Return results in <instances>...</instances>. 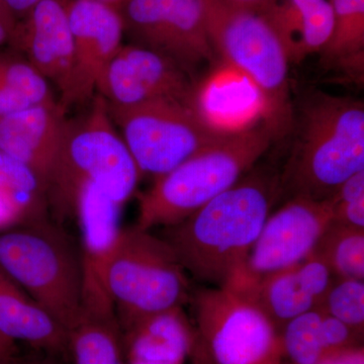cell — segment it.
I'll return each mask as SVG.
<instances>
[{
	"instance_id": "6",
	"label": "cell",
	"mask_w": 364,
	"mask_h": 364,
	"mask_svg": "<svg viewBox=\"0 0 364 364\" xmlns=\"http://www.w3.org/2000/svg\"><path fill=\"white\" fill-rule=\"evenodd\" d=\"M272 139L264 124H256L228 134L157 177L138 196L136 226L150 230L183 221L247 174L267 152Z\"/></svg>"
},
{
	"instance_id": "29",
	"label": "cell",
	"mask_w": 364,
	"mask_h": 364,
	"mask_svg": "<svg viewBox=\"0 0 364 364\" xmlns=\"http://www.w3.org/2000/svg\"><path fill=\"white\" fill-rule=\"evenodd\" d=\"M18 23L4 0H0V46L11 42Z\"/></svg>"
},
{
	"instance_id": "34",
	"label": "cell",
	"mask_w": 364,
	"mask_h": 364,
	"mask_svg": "<svg viewBox=\"0 0 364 364\" xmlns=\"http://www.w3.org/2000/svg\"><path fill=\"white\" fill-rule=\"evenodd\" d=\"M223 1L232 4V6L260 11L267 4L268 0H223Z\"/></svg>"
},
{
	"instance_id": "15",
	"label": "cell",
	"mask_w": 364,
	"mask_h": 364,
	"mask_svg": "<svg viewBox=\"0 0 364 364\" xmlns=\"http://www.w3.org/2000/svg\"><path fill=\"white\" fill-rule=\"evenodd\" d=\"M334 279L327 265L312 254L298 264L263 277L240 294L255 303L282 333L289 321L322 305Z\"/></svg>"
},
{
	"instance_id": "37",
	"label": "cell",
	"mask_w": 364,
	"mask_h": 364,
	"mask_svg": "<svg viewBox=\"0 0 364 364\" xmlns=\"http://www.w3.org/2000/svg\"><path fill=\"white\" fill-rule=\"evenodd\" d=\"M126 364H176V363H150V361H126Z\"/></svg>"
},
{
	"instance_id": "7",
	"label": "cell",
	"mask_w": 364,
	"mask_h": 364,
	"mask_svg": "<svg viewBox=\"0 0 364 364\" xmlns=\"http://www.w3.org/2000/svg\"><path fill=\"white\" fill-rule=\"evenodd\" d=\"M205 28L215 54L250 81L262 104V123L272 138L293 128L286 50L260 11L223 0H202Z\"/></svg>"
},
{
	"instance_id": "12",
	"label": "cell",
	"mask_w": 364,
	"mask_h": 364,
	"mask_svg": "<svg viewBox=\"0 0 364 364\" xmlns=\"http://www.w3.org/2000/svg\"><path fill=\"white\" fill-rule=\"evenodd\" d=\"M66 9L73 56L68 87L59 100L65 111L98 93L107 66L123 46L124 32L121 11L97 0H70Z\"/></svg>"
},
{
	"instance_id": "16",
	"label": "cell",
	"mask_w": 364,
	"mask_h": 364,
	"mask_svg": "<svg viewBox=\"0 0 364 364\" xmlns=\"http://www.w3.org/2000/svg\"><path fill=\"white\" fill-rule=\"evenodd\" d=\"M60 105H33L0 119V150L32 169L47 186L66 124Z\"/></svg>"
},
{
	"instance_id": "25",
	"label": "cell",
	"mask_w": 364,
	"mask_h": 364,
	"mask_svg": "<svg viewBox=\"0 0 364 364\" xmlns=\"http://www.w3.org/2000/svg\"><path fill=\"white\" fill-rule=\"evenodd\" d=\"M320 306L354 331L363 334V280L335 279Z\"/></svg>"
},
{
	"instance_id": "31",
	"label": "cell",
	"mask_w": 364,
	"mask_h": 364,
	"mask_svg": "<svg viewBox=\"0 0 364 364\" xmlns=\"http://www.w3.org/2000/svg\"><path fill=\"white\" fill-rule=\"evenodd\" d=\"M52 356L51 354L41 351H37L36 354H26V355H20L18 352L0 364H57Z\"/></svg>"
},
{
	"instance_id": "5",
	"label": "cell",
	"mask_w": 364,
	"mask_h": 364,
	"mask_svg": "<svg viewBox=\"0 0 364 364\" xmlns=\"http://www.w3.org/2000/svg\"><path fill=\"white\" fill-rule=\"evenodd\" d=\"M0 268L67 331L83 301L85 251L51 215L0 229Z\"/></svg>"
},
{
	"instance_id": "22",
	"label": "cell",
	"mask_w": 364,
	"mask_h": 364,
	"mask_svg": "<svg viewBox=\"0 0 364 364\" xmlns=\"http://www.w3.org/2000/svg\"><path fill=\"white\" fill-rule=\"evenodd\" d=\"M0 203L16 223L49 215L47 186L26 165L0 150Z\"/></svg>"
},
{
	"instance_id": "30",
	"label": "cell",
	"mask_w": 364,
	"mask_h": 364,
	"mask_svg": "<svg viewBox=\"0 0 364 364\" xmlns=\"http://www.w3.org/2000/svg\"><path fill=\"white\" fill-rule=\"evenodd\" d=\"M317 364H364L363 347H354V348L332 354Z\"/></svg>"
},
{
	"instance_id": "14",
	"label": "cell",
	"mask_w": 364,
	"mask_h": 364,
	"mask_svg": "<svg viewBox=\"0 0 364 364\" xmlns=\"http://www.w3.org/2000/svg\"><path fill=\"white\" fill-rule=\"evenodd\" d=\"M11 42L62 97L70 80L73 56L65 0H41L16 25Z\"/></svg>"
},
{
	"instance_id": "26",
	"label": "cell",
	"mask_w": 364,
	"mask_h": 364,
	"mask_svg": "<svg viewBox=\"0 0 364 364\" xmlns=\"http://www.w3.org/2000/svg\"><path fill=\"white\" fill-rule=\"evenodd\" d=\"M332 222L364 230V198L351 202L332 203Z\"/></svg>"
},
{
	"instance_id": "9",
	"label": "cell",
	"mask_w": 364,
	"mask_h": 364,
	"mask_svg": "<svg viewBox=\"0 0 364 364\" xmlns=\"http://www.w3.org/2000/svg\"><path fill=\"white\" fill-rule=\"evenodd\" d=\"M109 111L141 174L155 178L228 135L210 128L183 100H157L134 107L109 104Z\"/></svg>"
},
{
	"instance_id": "27",
	"label": "cell",
	"mask_w": 364,
	"mask_h": 364,
	"mask_svg": "<svg viewBox=\"0 0 364 364\" xmlns=\"http://www.w3.org/2000/svg\"><path fill=\"white\" fill-rule=\"evenodd\" d=\"M30 107L33 105L14 90L0 70V119Z\"/></svg>"
},
{
	"instance_id": "21",
	"label": "cell",
	"mask_w": 364,
	"mask_h": 364,
	"mask_svg": "<svg viewBox=\"0 0 364 364\" xmlns=\"http://www.w3.org/2000/svg\"><path fill=\"white\" fill-rule=\"evenodd\" d=\"M284 360L291 364H317L338 352L363 346L360 336L322 306L289 321L282 333Z\"/></svg>"
},
{
	"instance_id": "4",
	"label": "cell",
	"mask_w": 364,
	"mask_h": 364,
	"mask_svg": "<svg viewBox=\"0 0 364 364\" xmlns=\"http://www.w3.org/2000/svg\"><path fill=\"white\" fill-rule=\"evenodd\" d=\"M90 102L85 116L66 122L48 182L49 213L61 224L76 220L78 198L86 186H97L123 207L142 176L116 130L107 100L97 93Z\"/></svg>"
},
{
	"instance_id": "23",
	"label": "cell",
	"mask_w": 364,
	"mask_h": 364,
	"mask_svg": "<svg viewBox=\"0 0 364 364\" xmlns=\"http://www.w3.org/2000/svg\"><path fill=\"white\" fill-rule=\"evenodd\" d=\"M333 28L321 50L323 61L346 70L363 73L364 55V0H329Z\"/></svg>"
},
{
	"instance_id": "13",
	"label": "cell",
	"mask_w": 364,
	"mask_h": 364,
	"mask_svg": "<svg viewBox=\"0 0 364 364\" xmlns=\"http://www.w3.org/2000/svg\"><path fill=\"white\" fill-rule=\"evenodd\" d=\"M188 74L161 53L141 45H123L107 66L98 93L117 107L157 100L189 102L193 85Z\"/></svg>"
},
{
	"instance_id": "20",
	"label": "cell",
	"mask_w": 364,
	"mask_h": 364,
	"mask_svg": "<svg viewBox=\"0 0 364 364\" xmlns=\"http://www.w3.org/2000/svg\"><path fill=\"white\" fill-rule=\"evenodd\" d=\"M122 336L126 361L184 364L198 346L195 326L183 308L146 318Z\"/></svg>"
},
{
	"instance_id": "17",
	"label": "cell",
	"mask_w": 364,
	"mask_h": 364,
	"mask_svg": "<svg viewBox=\"0 0 364 364\" xmlns=\"http://www.w3.org/2000/svg\"><path fill=\"white\" fill-rule=\"evenodd\" d=\"M68 353L74 364H126L116 314L92 272H86L82 311L69 331Z\"/></svg>"
},
{
	"instance_id": "19",
	"label": "cell",
	"mask_w": 364,
	"mask_h": 364,
	"mask_svg": "<svg viewBox=\"0 0 364 364\" xmlns=\"http://www.w3.org/2000/svg\"><path fill=\"white\" fill-rule=\"evenodd\" d=\"M260 13L279 36L293 63L320 52L331 35L329 0H268Z\"/></svg>"
},
{
	"instance_id": "28",
	"label": "cell",
	"mask_w": 364,
	"mask_h": 364,
	"mask_svg": "<svg viewBox=\"0 0 364 364\" xmlns=\"http://www.w3.org/2000/svg\"><path fill=\"white\" fill-rule=\"evenodd\" d=\"M364 198V169L346 179L330 198L332 203L351 202Z\"/></svg>"
},
{
	"instance_id": "18",
	"label": "cell",
	"mask_w": 364,
	"mask_h": 364,
	"mask_svg": "<svg viewBox=\"0 0 364 364\" xmlns=\"http://www.w3.org/2000/svg\"><path fill=\"white\" fill-rule=\"evenodd\" d=\"M0 334L35 351L68 354L69 333L0 268Z\"/></svg>"
},
{
	"instance_id": "1",
	"label": "cell",
	"mask_w": 364,
	"mask_h": 364,
	"mask_svg": "<svg viewBox=\"0 0 364 364\" xmlns=\"http://www.w3.org/2000/svg\"><path fill=\"white\" fill-rule=\"evenodd\" d=\"M279 195V177L250 170L183 221L165 227L161 237L188 275L210 287L226 286L243 265Z\"/></svg>"
},
{
	"instance_id": "36",
	"label": "cell",
	"mask_w": 364,
	"mask_h": 364,
	"mask_svg": "<svg viewBox=\"0 0 364 364\" xmlns=\"http://www.w3.org/2000/svg\"><path fill=\"white\" fill-rule=\"evenodd\" d=\"M100 4H104L105 6H111L112 9L121 11L122 7L129 1V0H97Z\"/></svg>"
},
{
	"instance_id": "8",
	"label": "cell",
	"mask_w": 364,
	"mask_h": 364,
	"mask_svg": "<svg viewBox=\"0 0 364 364\" xmlns=\"http://www.w3.org/2000/svg\"><path fill=\"white\" fill-rule=\"evenodd\" d=\"M198 339L193 359L213 364H284L282 335L250 299L228 287L191 296Z\"/></svg>"
},
{
	"instance_id": "10",
	"label": "cell",
	"mask_w": 364,
	"mask_h": 364,
	"mask_svg": "<svg viewBox=\"0 0 364 364\" xmlns=\"http://www.w3.org/2000/svg\"><path fill=\"white\" fill-rule=\"evenodd\" d=\"M332 219L330 200L289 198L268 215L243 265L224 287L245 293L263 277L306 259Z\"/></svg>"
},
{
	"instance_id": "2",
	"label": "cell",
	"mask_w": 364,
	"mask_h": 364,
	"mask_svg": "<svg viewBox=\"0 0 364 364\" xmlns=\"http://www.w3.org/2000/svg\"><path fill=\"white\" fill-rule=\"evenodd\" d=\"M85 261L111 301L122 333L183 308L193 296L188 272L171 246L136 225L119 229L102 252Z\"/></svg>"
},
{
	"instance_id": "11",
	"label": "cell",
	"mask_w": 364,
	"mask_h": 364,
	"mask_svg": "<svg viewBox=\"0 0 364 364\" xmlns=\"http://www.w3.org/2000/svg\"><path fill=\"white\" fill-rule=\"evenodd\" d=\"M124 30L141 46L191 69L214 62L202 0H129L121 11Z\"/></svg>"
},
{
	"instance_id": "32",
	"label": "cell",
	"mask_w": 364,
	"mask_h": 364,
	"mask_svg": "<svg viewBox=\"0 0 364 364\" xmlns=\"http://www.w3.org/2000/svg\"><path fill=\"white\" fill-rule=\"evenodd\" d=\"M9 9L14 14L26 16L41 0H4Z\"/></svg>"
},
{
	"instance_id": "35",
	"label": "cell",
	"mask_w": 364,
	"mask_h": 364,
	"mask_svg": "<svg viewBox=\"0 0 364 364\" xmlns=\"http://www.w3.org/2000/svg\"><path fill=\"white\" fill-rule=\"evenodd\" d=\"M16 224L13 215L6 210V208L0 203V229H4L11 225Z\"/></svg>"
},
{
	"instance_id": "24",
	"label": "cell",
	"mask_w": 364,
	"mask_h": 364,
	"mask_svg": "<svg viewBox=\"0 0 364 364\" xmlns=\"http://www.w3.org/2000/svg\"><path fill=\"white\" fill-rule=\"evenodd\" d=\"M335 279H364V230L332 222L314 249Z\"/></svg>"
},
{
	"instance_id": "3",
	"label": "cell",
	"mask_w": 364,
	"mask_h": 364,
	"mask_svg": "<svg viewBox=\"0 0 364 364\" xmlns=\"http://www.w3.org/2000/svg\"><path fill=\"white\" fill-rule=\"evenodd\" d=\"M363 169V102L313 93L301 105L294 150L279 177L280 195L330 200Z\"/></svg>"
},
{
	"instance_id": "33",
	"label": "cell",
	"mask_w": 364,
	"mask_h": 364,
	"mask_svg": "<svg viewBox=\"0 0 364 364\" xmlns=\"http://www.w3.org/2000/svg\"><path fill=\"white\" fill-rule=\"evenodd\" d=\"M18 352V345L16 342L11 341L4 335L0 334V363L11 358Z\"/></svg>"
}]
</instances>
